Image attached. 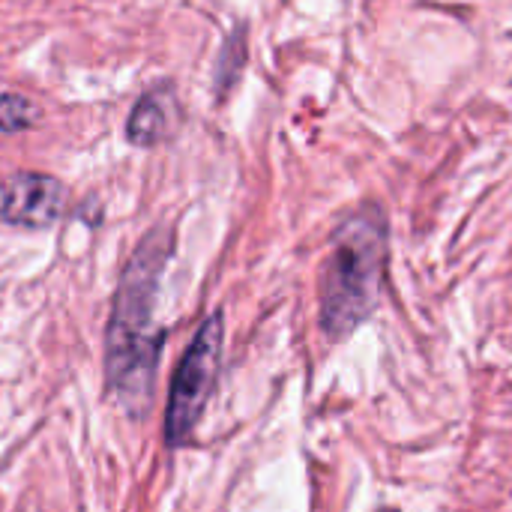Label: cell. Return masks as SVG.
Listing matches in <instances>:
<instances>
[{
	"instance_id": "277c9868",
	"label": "cell",
	"mask_w": 512,
	"mask_h": 512,
	"mask_svg": "<svg viewBox=\"0 0 512 512\" xmlns=\"http://www.w3.org/2000/svg\"><path fill=\"white\" fill-rule=\"evenodd\" d=\"M66 210V186L48 174H15L0 189V219L21 228H45Z\"/></svg>"
},
{
	"instance_id": "7a4b0ae2",
	"label": "cell",
	"mask_w": 512,
	"mask_h": 512,
	"mask_svg": "<svg viewBox=\"0 0 512 512\" xmlns=\"http://www.w3.org/2000/svg\"><path fill=\"white\" fill-rule=\"evenodd\" d=\"M387 231L381 210L369 207L348 216L333 234V249L321 276V324L333 339L363 324L381 291Z\"/></svg>"
},
{
	"instance_id": "3957f363",
	"label": "cell",
	"mask_w": 512,
	"mask_h": 512,
	"mask_svg": "<svg viewBox=\"0 0 512 512\" xmlns=\"http://www.w3.org/2000/svg\"><path fill=\"white\" fill-rule=\"evenodd\" d=\"M222 315H210L201 330L195 333L189 351L183 354L174 381H171V399L165 411V441L171 447H183L198 426L204 405L216 387L219 363H222Z\"/></svg>"
},
{
	"instance_id": "5b68a950",
	"label": "cell",
	"mask_w": 512,
	"mask_h": 512,
	"mask_svg": "<svg viewBox=\"0 0 512 512\" xmlns=\"http://www.w3.org/2000/svg\"><path fill=\"white\" fill-rule=\"evenodd\" d=\"M171 108H174L171 93H144L129 114V126H126L129 141L138 147L159 144L171 132V120H174Z\"/></svg>"
},
{
	"instance_id": "6da1fadb",
	"label": "cell",
	"mask_w": 512,
	"mask_h": 512,
	"mask_svg": "<svg viewBox=\"0 0 512 512\" xmlns=\"http://www.w3.org/2000/svg\"><path fill=\"white\" fill-rule=\"evenodd\" d=\"M171 255V234L165 228L150 231L135 255L129 258L120 288L114 297V312L108 324L105 369L108 384L129 414L147 411L162 330L156 324V297L165 261Z\"/></svg>"
},
{
	"instance_id": "8992f818",
	"label": "cell",
	"mask_w": 512,
	"mask_h": 512,
	"mask_svg": "<svg viewBox=\"0 0 512 512\" xmlns=\"http://www.w3.org/2000/svg\"><path fill=\"white\" fill-rule=\"evenodd\" d=\"M39 105L21 93H0V132H21L36 126Z\"/></svg>"
},
{
	"instance_id": "52a82bcc",
	"label": "cell",
	"mask_w": 512,
	"mask_h": 512,
	"mask_svg": "<svg viewBox=\"0 0 512 512\" xmlns=\"http://www.w3.org/2000/svg\"><path fill=\"white\" fill-rule=\"evenodd\" d=\"M381 512H396V510H381Z\"/></svg>"
}]
</instances>
